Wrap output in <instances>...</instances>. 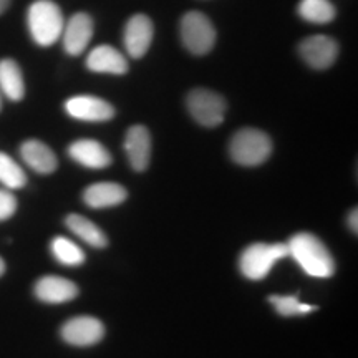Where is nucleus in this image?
Wrapping results in <instances>:
<instances>
[{"label":"nucleus","mask_w":358,"mask_h":358,"mask_svg":"<svg viewBox=\"0 0 358 358\" xmlns=\"http://www.w3.org/2000/svg\"><path fill=\"white\" fill-rule=\"evenodd\" d=\"M289 256L303 268V272L317 279L332 277L335 272V261L317 236L310 232H299L287 243Z\"/></svg>","instance_id":"1"},{"label":"nucleus","mask_w":358,"mask_h":358,"mask_svg":"<svg viewBox=\"0 0 358 358\" xmlns=\"http://www.w3.org/2000/svg\"><path fill=\"white\" fill-rule=\"evenodd\" d=\"M27 22L30 35L40 47H50L60 40L65 27L64 13L52 0H35L29 7Z\"/></svg>","instance_id":"2"},{"label":"nucleus","mask_w":358,"mask_h":358,"mask_svg":"<svg viewBox=\"0 0 358 358\" xmlns=\"http://www.w3.org/2000/svg\"><path fill=\"white\" fill-rule=\"evenodd\" d=\"M272 153V141L261 129L244 128L232 136L229 155L241 166H259Z\"/></svg>","instance_id":"3"},{"label":"nucleus","mask_w":358,"mask_h":358,"mask_svg":"<svg viewBox=\"0 0 358 358\" xmlns=\"http://www.w3.org/2000/svg\"><path fill=\"white\" fill-rule=\"evenodd\" d=\"M289 256L287 244L254 243L241 254L239 267L244 277L250 280H262L272 271L274 264Z\"/></svg>","instance_id":"4"},{"label":"nucleus","mask_w":358,"mask_h":358,"mask_svg":"<svg viewBox=\"0 0 358 358\" xmlns=\"http://www.w3.org/2000/svg\"><path fill=\"white\" fill-rule=\"evenodd\" d=\"M181 40L192 55H206L216 43V29L201 12H187L181 20Z\"/></svg>","instance_id":"5"},{"label":"nucleus","mask_w":358,"mask_h":358,"mask_svg":"<svg viewBox=\"0 0 358 358\" xmlns=\"http://www.w3.org/2000/svg\"><path fill=\"white\" fill-rule=\"evenodd\" d=\"M186 103L192 118L203 127L214 128L224 122L227 103L219 93H214L206 88L192 90L187 95Z\"/></svg>","instance_id":"6"},{"label":"nucleus","mask_w":358,"mask_h":358,"mask_svg":"<svg viewBox=\"0 0 358 358\" xmlns=\"http://www.w3.org/2000/svg\"><path fill=\"white\" fill-rule=\"evenodd\" d=\"M62 338L73 347H92L105 335V327L95 317H75L65 322L60 330Z\"/></svg>","instance_id":"7"},{"label":"nucleus","mask_w":358,"mask_h":358,"mask_svg":"<svg viewBox=\"0 0 358 358\" xmlns=\"http://www.w3.org/2000/svg\"><path fill=\"white\" fill-rule=\"evenodd\" d=\"M299 52L308 66L315 70H327L337 60L338 45L332 37L313 35V37L303 40L299 47Z\"/></svg>","instance_id":"8"},{"label":"nucleus","mask_w":358,"mask_h":358,"mask_svg":"<svg viewBox=\"0 0 358 358\" xmlns=\"http://www.w3.org/2000/svg\"><path fill=\"white\" fill-rule=\"evenodd\" d=\"M155 27L153 22L145 13H136L128 20L124 27V47L131 58H141L146 55L148 48L153 42Z\"/></svg>","instance_id":"9"},{"label":"nucleus","mask_w":358,"mask_h":358,"mask_svg":"<svg viewBox=\"0 0 358 358\" xmlns=\"http://www.w3.org/2000/svg\"><path fill=\"white\" fill-rule=\"evenodd\" d=\"M65 110L71 118L82 122H108L115 116V108L98 96L80 95L65 103Z\"/></svg>","instance_id":"10"},{"label":"nucleus","mask_w":358,"mask_h":358,"mask_svg":"<svg viewBox=\"0 0 358 358\" xmlns=\"http://www.w3.org/2000/svg\"><path fill=\"white\" fill-rule=\"evenodd\" d=\"M64 47L69 55L77 57L87 50L93 37V20L88 13L78 12L64 27Z\"/></svg>","instance_id":"11"},{"label":"nucleus","mask_w":358,"mask_h":358,"mask_svg":"<svg viewBox=\"0 0 358 358\" xmlns=\"http://www.w3.org/2000/svg\"><path fill=\"white\" fill-rule=\"evenodd\" d=\"M124 151L134 171H145L151 158L150 131L141 124L129 128L124 138Z\"/></svg>","instance_id":"12"},{"label":"nucleus","mask_w":358,"mask_h":358,"mask_svg":"<svg viewBox=\"0 0 358 358\" xmlns=\"http://www.w3.org/2000/svg\"><path fill=\"white\" fill-rule=\"evenodd\" d=\"M35 295L42 302L47 303H64L73 301L78 295V287L75 282L58 275H47L37 280L35 284Z\"/></svg>","instance_id":"13"},{"label":"nucleus","mask_w":358,"mask_h":358,"mask_svg":"<svg viewBox=\"0 0 358 358\" xmlns=\"http://www.w3.org/2000/svg\"><path fill=\"white\" fill-rule=\"evenodd\" d=\"M69 155L73 161L85 168L103 169L111 164V155L101 143L95 140H78L71 143Z\"/></svg>","instance_id":"14"},{"label":"nucleus","mask_w":358,"mask_h":358,"mask_svg":"<svg viewBox=\"0 0 358 358\" xmlns=\"http://www.w3.org/2000/svg\"><path fill=\"white\" fill-rule=\"evenodd\" d=\"M87 66L95 73L124 75L128 71V60L122 52L110 45H100L90 52Z\"/></svg>","instance_id":"15"},{"label":"nucleus","mask_w":358,"mask_h":358,"mask_svg":"<svg viewBox=\"0 0 358 358\" xmlns=\"http://www.w3.org/2000/svg\"><path fill=\"white\" fill-rule=\"evenodd\" d=\"M127 198V189L116 182H96V185L88 186L83 192L85 204L93 209L113 208V206L122 204Z\"/></svg>","instance_id":"16"},{"label":"nucleus","mask_w":358,"mask_h":358,"mask_svg":"<svg viewBox=\"0 0 358 358\" xmlns=\"http://www.w3.org/2000/svg\"><path fill=\"white\" fill-rule=\"evenodd\" d=\"M22 159L29 164L34 171L40 174H50L57 169L58 159L53 151L45 143L38 140H29L20 146Z\"/></svg>","instance_id":"17"},{"label":"nucleus","mask_w":358,"mask_h":358,"mask_svg":"<svg viewBox=\"0 0 358 358\" xmlns=\"http://www.w3.org/2000/svg\"><path fill=\"white\" fill-rule=\"evenodd\" d=\"M0 93L12 101H20L25 95L24 75L19 64L10 58L0 60Z\"/></svg>","instance_id":"18"},{"label":"nucleus","mask_w":358,"mask_h":358,"mask_svg":"<svg viewBox=\"0 0 358 358\" xmlns=\"http://www.w3.org/2000/svg\"><path fill=\"white\" fill-rule=\"evenodd\" d=\"M66 227L78 236L80 239L92 245V248H105L108 244V239L103 234V231L96 224H93L90 219H87L82 214H69L65 219Z\"/></svg>","instance_id":"19"},{"label":"nucleus","mask_w":358,"mask_h":358,"mask_svg":"<svg viewBox=\"0 0 358 358\" xmlns=\"http://www.w3.org/2000/svg\"><path fill=\"white\" fill-rule=\"evenodd\" d=\"M299 15L310 24H329L335 19L337 10L330 0H302L299 3Z\"/></svg>","instance_id":"20"},{"label":"nucleus","mask_w":358,"mask_h":358,"mask_svg":"<svg viewBox=\"0 0 358 358\" xmlns=\"http://www.w3.org/2000/svg\"><path fill=\"white\" fill-rule=\"evenodd\" d=\"M50 249L57 261L64 264V266L75 267L82 266L85 262L83 250L75 243H71L70 239H66V237H55V239L52 241Z\"/></svg>","instance_id":"21"},{"label":"nucleus","mask_w":358,"mask_h":358,"mask_svg":"<svg viewBox=\"0 0 358 358\" xmlns=\"http://www.w3.org/2000/svg\"><path fill=\"white\" fill-rule=\"evenodd\" d=\"M0 182L7 189H20L27 185V176L24 169L15 159L6 153H0Z\"/></svg>","instance_id":"22"},{"label":"nucleus","mask_w":358,"mask_h":358,"mask_svg":"<svg viewBox=\"0 0 358 358\" xmlns=\"http://www.w3.org/2000/svg\"><path fill=\"white\" fill-rule=\"evenodd\" d=\"M268 302L275 307L277 313L284 317L307 315V313L317 310V307L302 303L295 295H271Z\"/></svg>","instance_id":"23"},{"label":"nucleus","mask_w":358,"mask_h":358,"mask_svg":"<svg viewBox=\"0 0 358 358\" xmlns=\"http://www.w3.org/2000/svg\"><path fill=\"white\" fill-rule=\"evenodd\" d=\"M17 211V199L8 189H0V221L10 219Z\"/></svg>","instance_id":"24"},{"label":"nucleus","mask_w":358,"mask_h":358,"mask_svg":"<svg viewBox=\"0 0 358 358\" xmlns=\"http://www.w3.org/2000/svg\"><path fill=\"white\" fill-rule=\"evenodd\" d=\"M357 221H358V211H357V208H355L350 214H348V226H350V229H352L353 234H357V232H358Z\"/></svg>","instance_id":"25"},{"label":"nucleus","mask_w":358,"mask_h":358,"mask_svg":"<svg viewBox=\"0 0 358 358\" xmlns=\"http://www.w3.org/2000/svg\"><path fill=\"white\" fill-rule=\"evenodd\" d=\"M8 3H10V0H0V13H3L7 10Z\"/></svg>","instance_id":"26"},{"label":"nucleus","mask_w":358,"mask_h":358,"mask_svg":"<svg viewBox=\"0 0 358 358\" xmlns=\"http://www.w3.org/2000/svg\"><path fill=\"white\" fill-rule=\"evenodd\" d=\"M3 272H6V262H3L2 257H0V275H2Z\"/></svg>","instance_id":"27"},{"label":"nucleus","mask_w":358,"mask_h":358,"mask_svg":"<svg viewBox=\"0 0 358 358\" xmlns=\"http://www.w3.org/2000/svg\"><path fill=\"white\" fill-rule=\"evenodd\" d=\"M0 110H2V93H0Z\"/></svg>","instance_id":"28"}]
</instances>
